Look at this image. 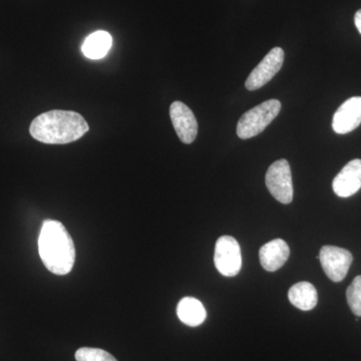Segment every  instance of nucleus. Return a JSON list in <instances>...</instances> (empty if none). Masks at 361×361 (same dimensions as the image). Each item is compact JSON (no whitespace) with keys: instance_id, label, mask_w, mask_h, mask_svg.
Segmentation results:
<instances>
[{"instance_id":"f257e3e1","label":"nucleus","mask_w":361,"mask_h":361,"mask_svg":"<svg viewBox=\"0 0 361 361\" xmlns=\"http://www.w3.org/2000/svg\"><path fill=\"white\" fill-rule=\"evenodd\" d=\"M84 116L73 111L54 110L32 121L30 133L33 139L49 145H65L78 141L89 132Z\"/></svg>"},{"instance_id":"f03ea898","label":"nucleus","mask_w":361,"mask_h":361,"mask_svg":"<svg viewBox=\"0 0 361 361\" xmlns=\"http://www.w3.org/2000/svg\"><path fill=\"white\" fill-rule=\"evenodd\" d=\"M39 253L47 270L66 275L73 270L75 248L65 226L56 220H45L39 237Z\"/></svg>"},{"instance_id":"7ed1b4c3","label":"nucleus","mask_w":361,"mask_h":361,"mask_svg":"<svg viewBox=\"0 0 361 361\" xmlns=\"http://www.w3.org/2000/svg\"><path fill=\"white\" fill-rule=\"evenodd\" d=\"M281 103L278 99H269L246 111L237 125L240 139L247 140L261 134L279 115Z\"/></svg>"},{"instance_id":"20e7f679","label":"nucleus","mask_w":361,"mask_h":361,"mask_svg":"<svg viewBox=\"0 0 361 361\" xmlns=\"http://www.w3.org/2000/svg\"><path fill=\"white\" fill-rule=\"evenodd\" d=\"M266 186L278 202L291 203L293 200V185L288 161L281 159L270 166L266 174Z\"/></svg>"},{"instance_id":"39448f33","label":"nucleus","mask_w":361,"mask_h":361,"mask_svg":"<svg viewBox=\"0 0 361 361\" xmlns=\"http://www.w3.org/2000/svg\"><path fill=\"white\" fill-rule=\"evenodd\" d=\"M214 262L223 276L234 277L242 268L241 249L231 236H222L216 242Z\"/></svg>"},{"instance_id":"423d86ee","label":"nucleus","mask_w":361,"mask_h":361,"mask_svg":"<svg viewBox=\"0 0 361 361\" xmlns=\"http://www.w3.org/2000/svg\"><path fill=\"white\" fill-rule=\"evenodd\" d=\"M318 258L325 274L334 282H341L345 278L353 261L350 252L336 246H323Z\"/></svg>"},{"instance_id":"0eeeda50","label":"nucleus","mask_w":361,"mask_h":361,"mask_svg":"<svg viewBox=\"0 0 361 361\" xmlns=\"http://www.w3.org/2000/svg\"><path fill=\"white\" fill-rule=\"evenodd\" d=\"M283 61L284 51L281 47H274L271 49L249 75L245 82L246 89L255 90L267 84L278 71L281 70Z\"/></svg>"},{"instance_id":"6e6552de","label":"nucleus","mask_w":361,"mask_h":361,"mask_svg":"<svg viewBox=\"0 0 361 361\" xmlns=\"http://www.w3.org/2000/svg\"><path fill=\"white\" fill-rule=\"evenodd\" d=\"M170 116L180 141L192 144L198 135V123L191 109L182 102H174L171 104Z\"/></svg>"},{"instance_id":"1a4fd4ad","label":"nucleus","mask_w":361,"mask_h":361,"mask_svg":"<svg viewBox=\"0 0 361 361\" xmlns=\"http://www.w3.org/2000/svg\"><path fill=\"white\" fill-rule=\"evenodd\" d=\"M361 123V97H353L341 104L334 114L332 128L336 134L353 132Z\"/></svg>"},{"instance_id":"9d476101","label":"nucleus","mask_w":361,"mask_h":361,"mask_svg":"<svg viewBox=\"0 0 361 361\" xmlns=\"http://www.w3.org/2000/svg\"><path fill=\"white\" fill-rule=\"evenodd\" d=\"M334 193L341 198H348L361 188V160L355 159L344 166L332 183Z\"/></svg>"},{"instance_id":"9b49d317","label":"nucleus","mask_w":361,"mask_h":361,"mask_svg":"<svg viewBox=\"0 0 361 361\" xmlns=\"http://www.w3.org/2000/svg\"><path fill=\"white\" fill-rule=\"evenodd\" d=\"M290 249L282 239H275L261 247L259 252L260 263L268 272H275L288 260Z\"/></svg>"},{"instance_id":"f8f14e48","label":"nucleus","mask_w":361,"mask_h":361,"mask_svg":"<svg viewBox=\"0 0 361 361\" xmlns=\"http://www.w3.org/2000/svg\"><path fill=\"white\" fill-rule=\"evenodd\" d=\"M177 314L184 324L196 327L205 322L207 311L198 299L194 297H185L178 304Z\"/></svg>"},{"instance_id":"ddd939ff","label":"nucleus","mask_w":361,"mask_h":361,"mask_svg":"<svg viewBox=\"0 0 361 361\" xmlns=\"http://www.w3.org/2000/svg\"><path fill=\"white\" fill-rule=\"evenodd\" d=\"M288 298L292 305L298 310L310 311L317 304V291L310 282H299L289 289Z\"/></svg>"},{"instance_id":"4468645a","label":"nucleus","mask_w":361,"mask_h":361,"mask_svg":"<svg viewBox=\"0 0 361 361\" xmlns=\"http://www.w3.org/2000/svg\"><path fill=\"white\" fill-rule=\"evenodd\" d=\"M113 45V37L108 32L99 30L92 33L85 39L82 44V54L90 59H101L104 58Z\"/></svg>"},{"instance_id":"2eb2a0df","label":"nucleus","mask_w":361,"mask_h":361,"mask_svg":"<svg viewBox=\"0 0 361 361\" xmlns=\"http://www.w3.org/2000/svg\"><path fill=\"white\" fill-rule=\"evenodd\" d=\"M346 299L353 314L361 316V275L355 277L346 290Z\"/></svg>"},{"instance_id":"dca6fc26","label":"nucleus","mask_w":361,"mask_h":361,"mask_svg":"<svg viewBox=\"0 0 361 361\" xmlns=\"http://www.w3.org/2000/svg\"><path fill=\"white\" fill-rule=\"evenodd\" d=\"M77 361H118L111 353L103 349L82 348L75 353Z\"/></svg>"},{"instance_id":"f3484780","label":"nucleus","mask_w":361,"mask_h":361,"mask_svg":"<svg viewBox=\"0 0 361 361\" xmlns=\"http://www.w3.org/2000/svg\"><path fill=\"white\" fill-rule=\"evenodd\" d=\"M355 23L356 28H357L358 32H360L361 35V9L355 13Z\"/></svg>"}]
</instances>
